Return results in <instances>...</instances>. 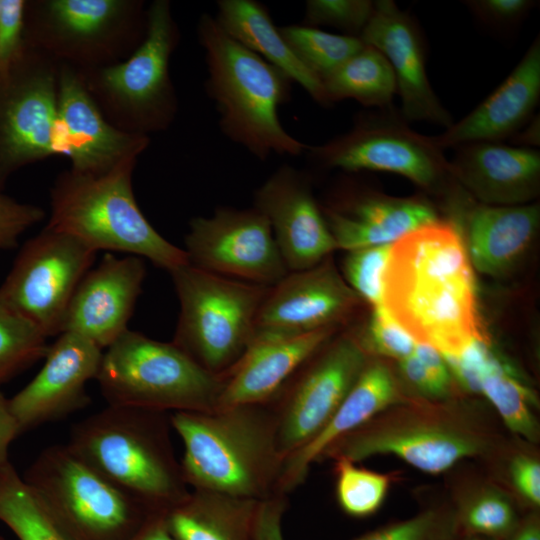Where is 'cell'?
I'll return each mask as SVG.
<instances>
[{
  "instance_id": "cell-1",
  "label": "cell",
  "mask_w": 540,
  "mask_h": 540,
  "mask_svg": "<svg viewBox=\"0 0 540 540\" xmlns=\"http://www.w3.org/2000/svg\"><path fill=\"white\" fill-rule=\"evenodd\" d=\"M475 288L459 230L437 219L392 244L380 305L417 343L432 346L445 360L485 338Z\"/></svg>"
},
{
  "instance_id": "cell-2",
  "label": "cell",
  "mask_w": 540,
  "mask_h": 540,
  "mask_svg": "<svg viewBox=\"0 0 540 540\" xmlns=\"http://www.w3.org/2000/svg\"><path fill=\"white\" fill-rule=\"evenodd\" d=\"M169 417L184 445L180 465L187 486L257 501L280 494L284 458L269 404L173 412Z\"/></svg>"
},
{
  "instance_id": "cell-3",
  "label": "cell",
  "mask_w": 540,
  "mask_h": 540,
  "mask_svg": "<svg viewBox=\"0 0 540 540\" xmlns=\"http://www.w3.org/2000/svg\"><path fill=\"white\" fill-rule=\"evenodd\" d=\"M197 37L207 67L206 93L223 135L261 161L306 152L308 145L289 134L279 118L293 82L231 38L208 13L198 20Z\"/></svg>"
},
{
  "instance_id": "cell-4",
  "label": "cell",
  "mask_w": 540,
  "mask_h": 540,
  "mask_svg": "<svg viewBox=\"0 0 540 540\" xmlns=\"http://www.w3.org/2000/svg\"><path fill=\"white\" fill-rule=\"evenodd\" d=\"M170 417L107 405L74 424L68 447L153 513H166L190 491L170 438Z\"/></svg>"
},
{
  "instance_id": "cell-5",
  "label": "cell",
  "mask_w": 540,
  "mask_h": 540,
  "mask_svg": "<svg viewBox=\"0 0 540 540\" xmlns=\"http://www.w3.org/2000/svg\"><path fill=\"white\" fill-rule=\"evenodd\" d=\"M130 157L99 175L61 172L50 192L47 227L98 250L144 257L168 272L188 264L184 249L160 235L136 202Z\"/></svg>"
},
{
  "instance_id": "cell-6",
  "label": "cell",
  "mask_w": 540,
  "mask_h": 540,
  "mask_svg": "<svg viewBox=\"0 0 540 540\" xmlns=\"http://www.w3.org/2000/svg\"><path fill=\"white\" fill-rule=\"evenodd\" d=\"M180 30L168 0L147 7L145 36L124 60L78 71L105 118L116 128L148 136L167 130L178 112L169 63Z\"/></svg>"
},
{
  "instance_id": "cell-7",
  "label": "cell",
  "mask_w": 540,
  "mask_h": 540,
  "mask_svg": "<svg viewBox=\"0 0 540 540\" xmlns=\"http://www.w3.org/2000/svg\"><path fill=\"white\" fill-rule=\"evenodd\" d=\"M96 380L108 405L165 413L217 409L223 383L173 342L129 329L103 352Z\"/></svg>"
},
{
  "instance_id": "cell-8",
  "label": "cell",
  "mask_w": 540,
  "mask_h": 540,
  "mask_svg": "<svg viewBox=\"0 0 540 540\" xmlns=\"http://www.w3.org/2000/svg\"><path fill=\"white\" fill-rule=\"evenodd\" d=\"M180 312L173 343L206 371L225 375L253 340L269 287L182 265L169 272Z\"/></svg>"
},
{
  "instance_id": "cell-9",
  "label": "cell",
  "mask_w": 540,
  "mask_h": 540,
  "mask_svg": "<svg viewBox=\"0 0 540 540\" xmlns=\"http://www.w3.org/2000/svg\"><path fill=\"white\" fill-rule=\"evenodd\" d=\"M146 25L147 8L139 0L26 3V44L80 72L126 59L142 42Z\"/></svg>"
},
{
  "instance_id": "cell-10",
  "label": "cell",
  "mask_w": 540,
  "mask_h": 540,
  "mask_svg": "<svg viewBox=\"0 0 540 540\" xmlns=\"http://www.w3.org/2000/svg\"><path fill=\"white\" fill-rule=\"evenodd\" d=\"M22 478L77 540H130L154 514L67 444L43 449Z\"/></svg>"
},
{
  "instance_id": "cell-11",
  "label": "cell",
  "mask_w": 540,
  "mask_h": 540,
  "mask_svg": "<svg viewBox=\"0 0 540 540\" xmlns=\"http://www.w3.org/2000/svg\"><path fill=\"white\" fill-rule=\"evenodd\" d=\"M487 432L458 414L422 408L387 409L330 445L320 459L352 462L396 456L414 468L440 474L459 461L487 454Z\"/></svg>"
},
{
  "instance_id": "cell-12",
  "label": "cell",
  "mask_w": 540,
  "mask_h": 540,
  "mask_svg": "<svg viewBox=\"0 0 540 540\" xmlns=\"http://www.w3.org/2000/svg\"><path fill=\"white\" fill-rule=\"evenodd\" d=\"M407 123L393 106L362 112L348 132L308 146L306 152L324 168L394 173L429 190L454 179L434 137L415 132Z\"/></svg>"
},
{
  "instance_id": "cell-13",
  "label": "cell",
  "mask_w": 540,
  "mask_h": 540,
  "mask_svg": "<svg viewBox=\"0 0 540 540\" xmlns=\"http://www.w3.org/2000/svg\"><path fill=\"white\" fill-rule=\"evenodd\" d=\"M96 253L45 226L21 248L0 286V299L46 338L61 334L71 298Z\"/></svg>"
},
{
  "instance_id": "cell-14",
  "label": "cell",
  "mask_w": 540,
  "mask_h": 540,
  "mask_svg": "<svg viewBox=\"0 0 540 540\" xmlns=\"http://www.w3.org/2000/svg\"><path fill=\"white\" fill-rule=\"evenodd\" d=\"M59 63L27 48L0 73V190L17 170L55 155Z\"/></svg>"
},
{
  "instance_id": "cell-15",
  "label": "cell",
  "mask_w": 540,
  "mask_h": 540,
  "mask_svg": "<svg viewBox=\"0 0 540 540\" xmlns=\"http://www.w3.org/2000/svg\"><path fill=\"white\" fill-rule=\"evenodd\" d=\"M325 344L268 403L276 416L277 444L284 459L323 428L368 361L367 353L353 337L343 336Z\"/></svg>"
},
{
  "instance_id": "cell-16",
  "label": "cell",
  "mask_w": 540,
  "mask_h": 540,
  "mask_svg": "<svg viewBox=\"0 0 540 540\" xmlns=\"http://www.w3.org/2000/svg\"><path fill=\"white\" fill-rule=\"evenodd\" d=\"M189 227L184 250L192 266L268 287L289 272L267 218L254 207H220Z\"/></svg>"
},
{
  "instance_id": "cell-17",
  "label": "cell",
  "mask_w": 540,
  "mask_h": 540,
  "mask_svg": "<svg viewBox=\"0 0 540 540\" xmlns=\"http://www.w3.org/2000/svg\"><path fill=\"white\" fill-rule=\"evenodd\" d=\"M150 137L124 132L103 115L77 70L59 64L55 155L66 156L71 170L108 172L123 160L139 157Z\"/></svg>"
},
{
  "instance_id": "cell-18",
  "label": "cell",
  "mask_w": 540,
  "mask_h": 540,
  "mask_svg": "<svg viewBox=\"0 0 540 540\" xmlns=\"http://www.w3.org/2000/svg\"><path fill=\"white\" fill-rule=\"evenodd\" d=\"M102 355V349L78 334H59L37 375L8 399L20 433L85 408L90 403L86 385L96 379Z\"/></svg>"
},
{
  "instance_id": "cell-19",
  "label": "cell",
  "mask_w": 540,
  "mask_h": 540,
  "mask_svg": "<svg viewBox=\"0 0 540 540\" xmlns=\"http://www.w3.org/2000/svg\"><path fill=\"white\" fill-rule=\"evenodd\" d=\"M356 303L357 294L324 259L308 269L288 272L269 287L256 314L253 340L333 327Z\"/></svg>"
},
{
  "instance_id": "cell-20",
  "label": "cell",
  "mask_w": 540,
  "mask_h": 540,
  "mask_svg": "<svg viewBox=\"0 0 540 540\" xmlns=\"http://www.w3.org/2000/svg\"><path fill=\"white\" fill-rule=\"evenodd\" d=\"M254 208L268 220L289 272L308 269L336 249L309 177L284 164L255 191Z\"/></svg>"
},
{
  "instance_id": "cell-21",
  "label": "cell",
  "mask_w": 540,
  "mask_h": 540,
  "mask_svg": "<svg viewBox=\"0 0 540 540\" xmlns=\"http://www.w3.org/2000/svg\"><path fill=\"white\" fill-rule=\"evenodd\" d=\"M361 40L380 51L390 64L407 121H427L449 128L453 119L435 94L427 75L426 50L415 19L392 0L374 1Z\"/></svg>"
},
{
  "instance_id": "cell-22",
  "label": "cell",
  "mask_w": 540,
  "mask_h": 540,
  "mask_svg": "<svg viewBox=\"0 0 540 540\" xmlns=\"http://www.w3.org/2000/svg\"><path fill=\"white\" fill-rule=\"evenodd\" d=\"M143 260L105 254L77 286L64 318L63 332L109 347L128 328L145 277Z\"/></svg>"
},
{
  "instance_id": "cell-23",
  "label": "cell",
  "mask_w": 540,
  "mask_h": 540,
  "mask_svg": "<svg viewBox=\"0 0 540 540\" xmlns=\"http://www.w3.org/2000/svg\"><path fill=\"white\" fill-rule=\"evenodd\" d=\"M334 327L253 340L222 376L218 408L270 403L299 368L331 337Z\"/></svg>"
},
{
  "instance_id": "cell-24",
  "label": "cell",
  "mask_w": 540,
  "mask_h": 540,
  "mask_svg": "<svg viewBox=\"0 0 540 540\" xmlns=\"http://www.w3.org/2000/svg\"><path fill=\"white\" fill-rule=\"evenodd\" d=\"M539 97L538 36L502 84L468 115L441 135L434 136V140L444 150L469 143L510 139L534 116Z\"/></svg>"
},
{
  "instance_id": "cell-25",
  "label": "cell",
  "mask_w": 540,
  "mask_h": 540,
  "mask_svg": "<svg viewBox=\"0 0 540 540\" xmlns=\"http://www.w3.org/2000/svg\"><path fill=\"white\" fill-rule=\"evenodd\" d=\"M459 181L486 205H521L540 189V152L501 142H475L456 147L449 161Z\"/></svg>"
},
{
  "instance_id": "cell-26",
  "label": "cell",
  "mask_w": 540,
  "mask_h": 540,
  "mask_svg": "<svg viewBox=\"0 0 540 540\" xmlns=\"http://www.w3.org/2000/svg\"><path fill=\"white\" fill-rule=\"evenodd\" d=\"M321 210L336 247L348 251L392 244L438 219L424 200L376 192H349Z\"/></svg>"
},
{
  "instance_id": "cell-27",
  "label": "cell",
  "mask_w": 540,
  "mask_h": 540,
  "mask_svg": "<svg viewBox=\"0 0 540 540\" xmlns=\"http://www.w3.org/2000/svg\"><path fill=\"white\" fill-rule=\"evenodd\" d=\"M397 382L380 361H367L358 379L323 428L288 455L282 465L278 493L287 495L306 479L310 466L341 437L401 402Z\"/></svg>"
},
{
  "instance_id": "cell-28",
  "label": "cell",
  "mask_w": 540,
  "mask_h": 540,
  "mask_svg": "<svg viewBox=\"0 0 540 540\" xmlns=\"http://www.w3.org/2000/svg\"><path fill=\"white\" fill-rule=\"evenodd\" d=\"M214 17L231 38L282 71L316 103L331 106L323 82L294 55L262 3L255 0H219Z\"/></svg>"
},
{
  "instance_id": "cell-29",
  "label": "cell",
  "mask_w": 540,
  "mask_h": 540,
  "mask_svg": "<svg viewBox=\"0 0 540 540\" xmlns=\"http://www.w3.org/2000/svg\"><path fill=\"white\" fill-rule=\"evenodd\" d=\"M539 219L538 204L475 207L467 218L471 263L485 274L502 273L528 247Z\"/></svg>"
},
{
  "instance_id": "cell-30",
  "label": "cell",
  "mask_w": 540,
  "mask_h": 540,
  "mask_svg": "<svg viewBox=\"0 0 540 540\" xmlns=\"http://www.w3.org/2000/svg\"><path fill=\"white\" fill-rule=\"evenodd\" d=\"M259 502L192 489L164 518L177 540H254Z\"/></svg>"
},
{
  "instance_id": "cell-31",
  "label": "cell",
  "mask_w": 540,
  "mask_h": 540,
  "mask_svg": "<svg viewBox=\"0 0 540 540\" xmlns=\"http://www.w3.org/2000/svg\"><path fill=\"white\" fill-rule=\"evenodd\" d=\"M324 90L332 105L354 99L370 108L392 106L397 93L390 64L377 49L366 45L323 80Z\"/></svg>"
},
{
  "instance_id": "cell-32",
  "label": "cell",
  "mask_w": 540,
  "mask_h": 540,
  "mask_svg": "<svg viewBox=\"0 0 540 540\" xmlns=\"http://www.w3.org/2000/svg\"><path fill=\"white\" fill-rule=\"evenodd\" d=\"M0 521L19 540H77L49 512L10 461L0 465Z\"/></svg>"
},
{
  "instance_id": "cell-33",
  "label": "cell",
  "mask_w": 540,
  "mask_h": 540,
  "mask_svg": "<svg viewBox=\"0 0 540 540\" xmlns=\"http://www.w3.org/2000/svg\"><path fill=\"white\" fill-rule=\"evenodd\" d=\"M478 393L490 401L510 431L529 441L537 440L536 396L504 359H495L480 380Z\"/></svg>"
},
{
  "instance_id": "cell-34",
  "label": "cell",
  "mask_w": 540,
  "mask_h": 540,
  "mask_svg": "<svg viewBox=\"0 0 540 540\" xmlns=\"http://www.w3.org/2000/svg\"><path fill=\"white\" fill-rule=\"evenodd\" d=\"M279 31L303 66L322 82L365 46L360 37L306 25H287Z\"/></svg>"
},
{
  "instance_id": "cell-35",
  "label": "cell",
  "mask_w": 540,
  "mask_h": 540,
  "mask_svg": "<svg viewBox=\"0 0 540 540\" xmlns=\"http://www.w3.org/2000/svg\"><path fill=\"white\" fill-rule=\"evenodd\" d=\"M46 339L0 299V385L44 358Z\"/></svg>"
},
{
  "instance_id": "cell-36",
  "label": "cell",
  "mask_w": 540,
  "mask_h": 540,
  "mask_svg": "<svg viewBox=\"0 0 540 540\" xmlns=\"http://www.w3.org/2000/svg\"><path fill=\"white\" fill-rule=\"evenodd\" d=\"M334 463L336 499L342 511L355 518L376 513L386 498L391 477L344 458L335 459Z\"/></svg>"
},
{
  "instance_id": "cell-37",
  "label": "cell",
  "mask_w": 540,
  "mask_h": 540,
  "mask_svg": "<svg viewBox=\"0 0 540 540\" xmlns=\"http://www.w3.org/2000/svg\"><path fill=\"white\" fill-rule=\"evenodd\" d=\"M455 509L463 535L505 540L521 520L511 499L494 489L470 497Z\"/></svg>"
},
{
  "instance_id": "cell-38",
  "label": "cell",
  "mask_w": 540,
  "mask_h": 540,
  "mask_svg": "<svg viewBox=\"0 0 540 540\" xmlns=\"http://www.w3.org/2000/svg\"><path fill=\"white\" fill-rule=\"evenodd\" d=\"M463 536L456 509L438 507L378 527L352 540H460Z\"/></svg>"
},
{
  "instance_id": "cell-39",
  "label": "cell",
  "mask_w": 540,
  "mask_h": 540,
  "mask_svg": "<svg viewBox=\"0 0 540 540\" xmlns=\"http://www.w3.org/2000/svg\"><path fill=\"white\" fill-rule=\"evenodd\" d=\"M392 244L352 250L344 260V275L353 291L374 306L381 304L383 278Z\"/></svg>"
},
{
  "instance_id": "cell-40",
  "label": "cell",
  "mask_w": 540,
  "mask_h": 540,
  "mask_svg": "<svg viewBox=\"0 0 540 540\" xmlns=\"http://www.w3.org/2000/svg\"><path fill=\"white\" fill-rule=\"evenodd\" d=\"M403 378L420 394L430 398L447 395L451 384V372L432 346L417 343L414 351L399 360Z\"/></svg>"
},
{
  "instance_id": "cell-41",
  "label": "cell",
  "mask_w": 540,
  "mask_h": 540,
  "mask_svg": "<svg viewBox=\"0 0 540 540\" xmlns=\"http://www.w3.org/2000/svg\"><path fill=\"white\" fill-rule=\"evenodd\" d=\"M374 10L370 0H308L303 25L329 26L360 37Z\"/></svg>"
},
{
  "instance_id": "cell-42",
  "label": "cell",
  "mask_w": 540,
  "mask_h": 540,
  "mask_svg": "<svg viewBox=\"0 0 540 540\" xmlns=\"http://www.w3.org/2000/svg\"><path fill=\"white\" fill-rule=\"evenodd\" d=\"M359 343L366 353L369 351L398 360L410 355L417 345L416 340L380 304L374 306L365 338Z\"/></svg>"
},
{
  "instance_id": "cell-43",
  "label": "cell",
  "mask_w": 540,
  "mask_h": 540,
  "mask_svg": "<svg viewBox=\"0 0 540 540\" xmlns=\"http://www.w3.org/2000/svg\"><path fill=\"white\" fill-rule=\"evenodd\" d=\"M25 0H1L0 6V73L8 71L24 54Z\"/></svg>"
},
{
  "instance_id": "cell-44",
  "label": "cell",
  "mask_w": 540,
  "mask_h": 540,
  "mask_svg": "<svg viewBox=\"0 0 540 540\" xmlns=\"http://www.w3.org/2000/svg\"><path fill=\"white\" fill-rule=\"evenodd\" d=\"M44 216L40 207L18 202L0 190V250L14 248L18 238Z\"/></svg>"
},
{
  "instance_id": "cell-45",
  "label": "cell",
  "mask_w": 540,
  "mask_h": 540,
  "mask_svg": "<svg viewBox=\"0 0 540 540\" xmlns=\"http://www.w3.org/2000/svg\"><path fill=\"white\" fill-rule=\"evenodd\" d=\"M464 3L483 24L501 30L518 26L536 6L533 0H469Z\"/></svg>"
},
{
  "instance_id": "cell-46",
  "label": "cell",
  "mask_w": 540,
  "mask_h": 540,
  "mask_svg": "<svg viewBox=\"0 0 540 540\" xmlns=\"http://www.w3.org/2000/svg\"><path fill=\"white\" fill-rule=\"evenodd\" d=\"M512 483L521 497L530 505L540 504V463L535 457L518 454L510 463Z\"/></svg>"
},
{
  "instance_id": "cell-47",
  "label": "cell",
  "mask_w": 540,
  "mask_h": 540,
  "mask_svg": "<svg viewBox=\"0 0 540 540\" xmlns=\"http://www.w3.org/2000/svg\"><path fill=\"white\" fill-rule=\"evenodd\" d=\"M287 505V497L283 494H276L259 502L254 540H285L282 531V519Z\"/></svg>"
},
{
  "instance_id": "cell-48",
  "label": "cell",
  "mask_w": 540,
  "mask_h": 540,
  "mask_svg": "<svg viewBox=\"0 0 540 540\" xmlns=\"http://www.w3.org/2000/svg\"><path fill=\"white\" fill-rule=\"evenodd\" d=\"M20 434L18 424L10 411L9 401L0 390V465L9 461V446Z\"/></svg>"
},
{
  "instance_id": "cell-49",
  "label": "cell",
  "mask_w": 540,
  "mask_h": 540,
  "mask_svg": "<svg viewBox=\"0 0 540 540\" xmlns=\"http://www.w3.org/2000/svg\"><path fill=\"white\" fill-rule=\"evenodd\" d=\"M130 540H177L169 531L164 513H154Z\"/></svg>"
},
{
  "instance_id": "cell-50",
  "label": "cell",
  "mask_w": 540,
  "mask_h": 540,
  "mask_svg": "<svg viewBox=\"0 0 540 540\" xmlns=\"http://www.w3.org/2000/svg\"><path fill=\"white\" fill-rule=\"evenodd\" d=\"M511 142L516 146L533 148L540 144V122L539 115H534L517 133L511 138Z\"/></svg>"
},
{
  "instance_id": "cell-51",
  "label": "cell",
  "mask_w": 540,
  "mask_h": 540,
  "mask_svg": "<svg viewBox=\"0 0 540 540\" xmlns=\"http://www.w3.org/2000/svg\"><path fill=\"white\" fill-rule=\"evenodd\" d=\"M505 540H540V521L536 514L520 520L514 531Z\"/></svg>"
},
{
  "instance_id": "cell-52",
  "label": "cell",
  "mask_w": 540,
  "mask_h": 540,
  "mask_svg": "<svg viewBox=\"0 0 540 540\" xmlns=\"http://www.w3.org/2000/svg\"><path fill=\"white\" fill-rule=\"evenodd\" d=\"M460 540H495L492 538L478 536V535H464Z\"/></svg>"
},
{
  "instance_id": "cell-53",
  "label": "cell",
  "mask_w": 540,
  "mask_h": 540,
  "mask_svg": "<svg viewBox=\"0 0 540 540\" xmlns=\"http://www.w3.org/2000/svg\"><path fill=\"white\" fill-rule=\"evenodd\" d=\"M0 540H3V538L0 537Z\"/></svg>"
},
{
  "instance_id": "cell-54",
  "label": "cell",
  "mask_w": 540,
  "mask_h": 540,
  "mask_svg": "<svg viewBox=\"0 0 540 540\" xmlns=\"http://www.w3.org/2000/svg\"><path fill=\"white\" fill-rule=\"evenodd\" d=\"M0 6H1V0H0Z\"/></svg>"
}]
</instances>
